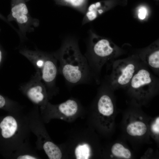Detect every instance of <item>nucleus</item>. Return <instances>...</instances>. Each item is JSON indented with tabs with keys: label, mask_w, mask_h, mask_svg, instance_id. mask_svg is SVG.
<instances>
[{
	"label": "nucleus",
	"mask_w": 159,
	"mask_h": 159,
	"mask_svg": "<svg viewBox=\"0 0 159 159\" xmlns=\"http://www.w3.org/2000/svg\"><path fill=\"white\" fill-rule=\"evenodd\" d=\"M52 53L59 62L58 73L69 84L75 85L90 80L92 72L75 37H69L65 39L60 48Z\"/></svg>",
	"instance_id": "f257e3e1"
},
{
	"label": "nucleus",
	"mask_w": 159,
	"mask_h": 159,
	"mask_svg": "<svg viewBox=\"0 0 159 159\" xmlns=\"http://www.w3.org/2000/svg\"><path fill=\"white\" fill-rule=\"evenodd\" d=\"M114 47L107 39L99 37L90 32L87 50L85 56L92 73L99 72L112 57Z\"/></svg>",
	"instance_id": "f03ea898"
},
{
	"label": "nucleus",
	"mask_w": 159,
	"mask_h": 159,
	"mask_svg": "<svg viewBox=\"0 0 159 159\" xmlns=\"http://www.w3.org/2000/svg\"><path fill=\"white\" fill-rule=\"evenodd\" d=\"M9 21H15L19 28L18 34L21 41L25 40L27 33L34 31L39 25V21L30 15L23 0H13Z\"/></svg>",
	"instance_id": "7ed1b4c3"
},
{
	"label": "nucleus",
	"mask_w": 159,
	"mask_h": 159,
	"mask_svg": "<svg viewBox=\"0 0 159 159\" xmlns=\"http://www.w3.org/2000/svg\"><path fill=\"white\" fill-rule=\"evenodd\" d=\"M19 89L39 109L43 108L49 102L46 88L42 81L41 73L38 72L36 71L27 82L21 85Z\"/></svg>",
	"instance_id": "20e7f679"
},
{
	"label": "nucleus",
	"mask_w": 159,
	"mask_h": 159,
	"mask_svg": "<svg viewBox=\"0 0 159 159\" xmlns=\"http://www.w3.org/2000/svg\"><path fill=\"white\" fill-rule=\"evenodd\" d=\"M139 67V63L132 60L115 61L112 64L110 80L111 86L114 87H127Z\"/></svg>",
	"instance_id": "39448f33"
},
{
	"label": "nucleus",
	"mask_w": 159,
	"mask_h": 159,
	"mask_svg": "<svg viewBox=\"0 0 159 159\" xmlns=\"http://www.w3.org/2000/svg\"><path fill=\"white\" fill-rule=\"evenodd\" d=\"M57 62L52 53L47 52L41 73L42 80L46 88L49 99L55 95L58 90L56 83L58 73Z\"/></svg>",
	"instance_id": "423d86ee"
},
{
	"label": "nucleus",
	"mask_w": 159,
	"mask_h": 159,
	"mask_svg": "<svg viewBox=\"0 0 159 159\" xmlns=\"http://www.w3.org/2000/svg\"><path fill=\"white\" fill-rule=\"evenodd\" d=\"M127 87L137 93H144L158 87V82L146 68L139 67Z\"/></svg>",
	"instance_id": "0eeeda50"
},
{
	"label": "nucleus",
	"mask_w": 159,
	"mask_h": 159,
	"mask_svg": "<svg viewBox=\"0 0 159 159\" xmlns=\"http://www.w3.org/2000/svg\"><path fill=\"white\" fill-rule=\"evenodd\" d=\"M13 159H39L40 158L30 144L29 140L14 151L9 156Z\"/></svg>",
	"instance_id": "6e6552de"
},
{
	"label": "nucleus",
	"mask_w": 159,
	"mask_h": 159,
	"mask_svg": "<svg viewBox=\"0 0 159 159\" xmlns=\"http://www.w3.org/2000/svg\"><path fill=\"white\" fill-rule=\"evenodd\" d=\"M103 4L102 2H98L90 4L87 7L82 21V25L95 20L105 11L106 7Z\"/></svg>",
	"instance_id": "1a4fd4ad"
},
{
	"label": "nucleus",
	"mask_w": 159,
	"mask_h": 159,
	"mask_svg": "<svg viewBox=\"0 0 159 159\" xmlns=\"http://www.w3.org/2000/svg\"><path fill=\"white\" fill-rule=\"evenodd\" d=\"M99 112L103 115L109 116L114 111V107L112 100L107 95L104 94L100 97L97 103Z\"/></svg>",
	"instance_id": "9d476101"
},
{
	"label": "nucleus",
	"mask_w": 159,
	"mask_h": 159,
	"mask_svg": "<svg viewBox=\"0 0 159 159\" xmlns=\"http://www.w3.org/2000/svg\"><path fill=\"white\" fill-rule=\"evenodd\" d=\"M58 5L71 7L84 14L87 8L88 0H54Z\"/></svg>",
	"instance_id": "9b49d317"
},
{
	"label": "nucleus",
	"mask_w": 159,
	"mask_h": 159,
	"mask_svg": "<svg viewBox=\"0 0 159 159\" xmlns=\"http://www.w3.org/2000/svg\"><path fill=\"white\" fill-rule=\"evenodd\" d=\"M6 109L9 112L23 111L24 107L17 101L7 98L0 94V109Z\"/></svg>",
	"instance_id": "f8f14e48"
},
{
	"label": "nucleus",
	"mask_w": 159,
	"mask_h": 159,
	"mask_svg": "<svg viewBox=\"0 0 159 159\" xmlns=\"http://www.w3.org/2000/svg\"><path fill=\"white\" fill-rule=\"evenodd\" d=\"M143 60L147 65L154 70L159 68V51L158 49L152 50L145 55Z\"/></svg>",
	"instance_id": "ddd939ff"
},
{
	"label": "nucleus",
	"mask_w": 159,
	"mask_h": 159,
	"mask_svg": "<svg viewBox=\"0 0 159 159\" xmlns=\"http://www.w3.org/2000/svg\"><path fill=\"white\" fill-rule=\"evenodd\" d=\"M147 130L146 125L140 121L131 123L127 127V133L132 136L143 135L146 133Z\"/></svg>",
	"instance_id": "4468645a"
},
{
	"label": "nucleus",
	"mask_w": 159,
	"mask_h": 159,
	"mask_svg": "<svg viewBox=\"0 0 159 159\" xmlns=\"http://www.w3.org/2000/svg\"><path fill=\"white\" fill-rule=\"evenodd\" d=\"M111 152L114 155L117 157L129 159L131 156L130 151L119 143H116L112 146Z\"/></svg>",
	"instance_id": "2eb2a0df"
},
{
	"label": "nucleus",
	"mask_w": 159,
	"mask_h": 159,
	"mask_svg": "<svg viewBox=\"0 0 159 159\" xmlns=\"http://www.w3.org/2000/svg\"><path fill=\"white\" fill-rule=\"evenodd\" d=\"M90 153V148L87 144L80 145L77 147L75 150L77 159H88Z\"/></svg>",
	"instance_id": "dca6fc26"
},
{
	"label": "nucleus",
	"mask_w": 159,
	"mask_h": 159,
	"mask_svg": "<svg viewBox=\"0 0 159 159\" xmlns=\"http://www.w3.org/2000/svg\"><path fill=\"white\" fill-rule=\"evenodd\" d=\"M147 14V10L145 8L142 6L140 7L138 10V16L140 19L143 20L146 17Z\"/></svg>",
	"instance_id": "f3484780"
},
{
	"label": "nucleus",
	"mask_w": 159,
	"mask_h": 159,
	"mask_svg": "<svg viewBox=\"0 0 159 159\" xmlns=\"http://www.w3.org/2000/svg\"><path fill=\"white\" fill-rule=\"evenodd\" d=\"M159 118L158 117L155 123L152 127V130L154 132L159 133Z\"/></svg>",
	"instance_id": "a211bd4d"
},
{
	"label": "nucleus",
	"mask_w": 159,
	"mask_h": 159,
	"mask_svg": "<svg viewBox=\"0 0 159 159\" xmlns=\"http://www.w3.org/2000/svg\"><path fill=\"white\" fill-rule=\"evenodd\" d=\"M4 60V52L0 47V68Z\"/></svg>",
	"instance_id": "6ab92c4d"
},
{
	"label": "nucleus",
	"mask_w": 159,
	"mask_h": 159,
	"mask_svg": "<svg viewBox=\"0 0 159 159\" xmlns=\"http://www.w3.org/2000/svg\"><path fill=\"white\" fill-rule=\"evenodd\" d=\"M140 119H142V117H140Z\"/></svg>",
	"instance_id": "aec40b11"
}]
</instances>
